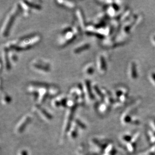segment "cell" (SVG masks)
<instances>
[{
  "label": "cell",
  "mask_w": 155,
  "mask_h": 155,
  "mask_svg": "<svg viewBox=\"0 0 155 155\" xmlns=\"http://www.w3.org/2000/svg\"><path fill=\"white\" fill-rule=\"evenodd\" d=\"M84 72L87 75H91L94 72V67L92 63L86 65L84 68Z\"/></svg>",
  "instance_id": "cell-21"
},
{
  "label": "cell",
  "mask_w": 155,
  "mask_h": 155,
  "mask_svg": "<svg viewBox=\"0 0 155 155\" xmlns=\"http://www.w3.org/2000/svg\"><path fill=\"white\" fill-rule=\"evenodd\" d=\"M8 49L7 48H5L3 52V62L7 70H9L11 68V63L9 59V55H8Z\"/></svg>",
  "instance_id": "cell-13"
},
{
  "label": "cell",
  "mask_w": 155,
  "mask_h": 155,
  "mask_svg": "<svg viewBox=\"0 0 155 155\" xmlns=\"http://www.w3.org/2000/svg\"><path fill=\"white\" fill-rule=\"evenodd\" d=\"M18 155H28V154L26 150H22L20 151L19 153L18 154Z\"/></svg>",
  "instance_id": "cell-27"
},
{
  "label": "cell",
  "mask_w": 155,
  "mask_h": 155,
  "mask_svg": "<svg viewBox=\"0 0 155 155\" xmlns=\"http://www.w3.org/2000/svg\"><path fill=\"white\" fill-rule=\"evenodd\" d=\"M79 33V28L77 26L65 28L62 32V36L59 42V45L62 46L66 45L76 39V37Z\"/></svg>",
  "instance_id": "cell-4"
},
{
  "label": "cell",
  "mask_w": 155,
  "mask_h": 155,
  "mask_svg": "<svg viewBox=\"0 0 155 155\" xmlns=\"http://www.w3.org/2000/svg\"><path fill=\"white\" fill-rule=\"evenodd\" d=\"M108 105L106 103H101L98 107L99 110L101 113H104L106 112V111L108 110Z\"/></svg>",
  "instance_id": "cell-23"
},
{
  "label": "cell",
  "mask_w": 155,
  "mask_h": 155,
  "mask_svg": "<svg viewBox=\"0 0 155 155\" xmlns=\"http://www.w3.org/2000/svg\"><path fill=\"white\" fill-rule=\"evenodd\" d=\"M76 108V107L68 108L66 112L62 127V134L63 136H65L67 135L70 128L72 125L71 123H72L73 116L74 114Z\"/></svg>",
  "instance_id": "cell-5"
},
{
  "label": "cell",
  "mask_w": 155,
  "mask_h": 155,
  "mask_svg": "<svg viewBox=\"0 0 155 155\" xmlns=\"http://www.w3.org/2000/svg\"><path fill=\"white\" fill-rule=\"evenodd\" d=\"M11 101V98L10 97L9 95L5 93L4 95L2 97V102L4 104H7L10 103Z\"/></svg>",
  "instance_id": "cell-25"
},
{
  "label": "cell",
  "mask_w": 155,
  "mask_h": 155,
  "mask_svg": "<svg viewBox=\"0 0 155 155\" xmlns=\"http://www.w3.org/2000/svg\"><path fill=\"white\" fill-rule=\"evenodd\" d=\"M153 42L155 44V36H154V37H153Z\"/></svg>",
  "instance_id": "cell-28"
},
{
  "label": "cell",
  "mask_w": 155,
  "mask_h": 155,
  "mask_svg": "<svg viewBox=\"0 0 155 155\" xmlns=\"http://www.w3.org/2000/svg\"><path fill=\"white\" fill-rule=\"evenodd\" d=\"M73 124L76 125V126L78 127V129L85 130L86 129V126L84 123H82L81 121H80L78 119H76L73 121Z\"/></svg>",
  "instance_id": "cell-22"
},
{
  "label": "cell",
  "mask_w": 155,
  "mask_h": 155,
  "mask_svg": "<svg viewBox=\"0 0 155 155\" xmlns=\"http://www.w3.org/2000/svg\"><path fill=\"white\" fill-rule=\"evenodd\" d=\"M90 144L92 148L95 149V151H97V152H101L103 149L105 150L104 148H103L101 143L97 139H95V138L91 139L90 141Z\"/></svg>",
  "instance_id": "cell-12"
},
{
  "label": "cell",
  "mask_w": 155,
  "mask_h": 155,
  "mask_svg": "<svg viewBox=\"0 0 155 155\" xmlns=\"http://www.w3.org/2000/svg\"><path fill=\"white\" fill-rule=\"evenodd\" d=\"M97 67L99 73L104 74L107 70V65L105 58L102 55H99L97 59Z\"/></svg>",
  "instance_id": "cell-11"
},
{
  "label": "cell",
  "mask_w": 155,
  "mask_h": 155,
  "mask_svg": "<svg viewBox=\"0 0 155 155\" xmlns=\"http://www.w3.org/2000/svg\"><path fill=\"white\" fill-rule=\"evenodd\" d=\"M31 65L34 69L42 72H48L50 70V65L48 63L40 60L33 61Z\"/></svg>",
  "instance_id": "cell-10"
},
{
  "label": "cell",
  "mask_w": 155,
  "mask_h": 155,
  "mask_svg": "<svg viewBox=\"0 0 155 155\" xmlns=\"http://www.w3.org/2000/svg\"><path fill=\"white\" fill-rule=\"evenodd\" d=\"M151 79L152 81L153 82V83L155 85V73H152L150 76Z\"/></svg>",
  "instance_id": "cell-26"
},
{
  "label": "cell",
  "mask_w": 155,
  "mask_h": 155,
  "mask_svg": "<svg viewBox=\"0 0 155 155\" xmlns=\"http://www.w3.org/2000/svg\"><path fill=\"white\" fill-rule=\"evenodd\" d=\"M33 110L34 111V112H36L43 120L49 121L52 119L51 115L39 104H36L33 106Z\"/></svg>",
  "instance_id": "cell-8"
},
{
  "label": "cell",
  "mask_w": 155,
  "mask_h": 155,
  "mask_svg": "<svg viewBox=\"0 0 155 155\" xmlns=\"http://www.w3.org/2000/svg\"><path fill=\"white\" fill-rule=\"evenodd\" d=\"M90 47V44L88 43H85L83 44V45L78 46V47L74 49V53L76 54H78L81 53V52L85 51L86 50L88 49Z\"/></svg>",
  "instance_id": "cell-19"
},
{
  "label": "cell",
  "mask_w": 155,
  "mask_h": 155,
  "mask_svg": "<svg viewBox=\"0 0 155 155\" xmlns=\"http://www.w3.org/2000/svg\"><path fill=\"white\" fill-rule=\"evenodd\" d=\"M78 129L76 125L72 123L69 131L67 133V135L71 140H74L78 138Z\"/></svg>",
  "instance_id": "cell-15"
},
{
  "label": "cell",
  "mask_w": 155,
  "mask_h": 155,
  "mask_svg": "<svg viewBox=\"0 0 155 155\" xmlns=\"http://www.w3.org/2000/svg\"><path fill=\"white\" fill-rule=\"evenodd\" d=\"M93 95H97V99L102 100L104 99V97L103 93L102 92L101 89L99 88V87L97 85H93Z\"/></svg>",
  "instance_id": "cell-17"
},
{
  "label": "cell",
  "mask_w": 155,
  "mask_h": 155,
  "mask_svg": "<svg viewBox=\"0 0 155 155\" xmlns=\"http://www.w3.org/2000/svg\"><path fill=\"white\" fill-rule=\"evenodd\" d=\"M8 55H9V59H10V63H11V61H12L13 63L16 62V61H17V57L14 53L12 52V51L9 52Z\"/></svg>",
  "instance_id": "cell-24"
},
{
  "label": "cell",
  "mask_w": 155,
  "mask_h": 155,
  "mask_svg": "<svg viewBox=\"0 0 155 155\" xmlns=\"http://www.w3.org/2000/svg\"><path fill=\"white\" fill-rule=\"evenodd\" d=\"M21 10V7L20 4H17L9 12V14L5 20L1 28V35L3 37H5L9 34L11 26L14 23L16 17L19 14Z\"/></svg>",
  "instance_id": "cell-3"
},
{
  "label": "cell",
  "mask_w": 155,
  "mask_h": 155,
  "mask_svg": "<svg viewBox=\"0 0 155 155\" xmlns=\"http://www.w3.org/2000/svg\"><path fill=\"white\" fill-rule=\"evenodd\" d=\"M129 76L133 79H136L138 78V72L136 63L134 62H132L130 65Z\"/></svg>",
  "instance_id": "cell-16"
},
{
  "label": "cell",
  "mask_w": 155,
  "mask_h": 155,
  "mask_svg": "<svg viewBox=\"0 0 155 155\" xmlns=\"http://www.w3.org/2000/svg\"><path fill=\"white\" fill-rule=\"evenodd\" d=\"M27 91L29 93L34 95L39 104L45 102L48 97H55L59 93V89L57 86L38 81L32 82Z\"/></svg>",
  "instance_id": "cell-1"
},
{
  "label": "cell",
  "mask_w": 155,
  "mask_h": 155,
  "mask_svg": "<svg viewBox=\"0 0 155 155\" xmlns=\"http://www.w3.org/2000/svg\"><path fill=\"white\" fill-rule=\"evenodd\" d=\"M31 118L29 115L23 116L18 122L15 129L16 134L20 135L23 133L28 125L30 123Z\"/></svg>",
  "instance_id": "cell-7"
},
{
  "label": "cell",
  "mask_w": 155,
  "mask_h": 155,
  "mask_svg": "<svg viewBox=\"0 0 155 155\" xmlns=\"http://www.w3.org/2000/svg\"><path fill=\"white\" fill-rule=\"evenodd\" d=\"M82 85L85 99L89 103L92 102L95 99V97L93 93V87L91 86V82L89 80H85Z\"/></svg>",
  "instance_id": "cell-6"
},
{
  "label": "cell",
  "mask_w": 155,
  "mask_h": 155,
  "mask_svg": "<svg viewBox=\"0 0 155 155\" xmlns=\"http://www.w3.org/2000/svg\"><path fill=\"white\" fill-rule=\"evenodd\" d=\"M56 2L61 6L67 8L68 9H73L76 7V4L72 1H57Z\"/></svg>",
  "instance_id": "cell-18"
},
{
  "label": "cell",
  "mask_w": 155,
  "mask_h": 155,
  "mask_svg": "<svg viewBox=\"0 0 155 155\" xmlns=\"http://www.w3.org/2000/svg\"><path fill=\"white\" fill-rule=\"evenodd\" d=\"M76 15L78 18V21L79 23L80 27L81 29H85V21L82 11L80 9H77L76 11Z\"/></svg>",
  "instance_id": "cell-14"
},
{
  "label": "cell",
  "mask_w": 155,
  "mask_h": 155,
  "mask_svg": "<svg viewBox=\"0 0 155 155\" xmlns=\"http://www.w3.org/2000/svg\"><path fill=\"white\" fill-rule=\"evenodd\" d=\"M41 38V36L38 34L24 37L17 40L9 42L7 45L6 48L8 49L15 50L16 51L29 49L39 43Z\"/></svg>",
  "instance_id": "cell-2"
},
{
  "label": "cell",
  "mask_w": 155,
  "mask_h": 155,
  "mask_svg": "<svg viewBox=\"0 0 155 155\" xmlns=\"http://www.w3.org/2000/svg\"><path fill=\"white\" fill-rule=\"evenodd\" d=\"M25 4H26L27 6L30 8V9H35L37 10H39L41 9V7L39 4L33 2H31V1H24Z\"/></svg>",
  "instance_id": "cell-20"
},
{
  "label": "cell",
  "mask_w": 155,
  "mask_h": 155,
  "mask_svg": "<svg viewBox=\"0 0 155 155\" xmlns=\"http://www.w3.org/2000/svg\"><path fill=\"white\" fill-rule=\"evenodd\" d=\"M68 97L60 96L55 97L52 100V106L55 108H65L67 106Z\"/></svg>",
  "instance_id": "cell-9"
}]
</instances>
